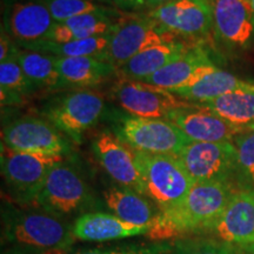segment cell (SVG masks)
<instances>
[{"mask_svg":"<svg viewBox=\"0 0 254 254\" xmlns=\"http://www.w3.org/2000/svg\"><path fill=\"white\" fill-rule=\"evenodd\" d=\"M179 40L157 21L146 15L125 14L117 19L110 34V43L104 57L117 68L133 57L159 44Z\"/></svg>","mask_w":254,"mask_h":254,"instance_id":"obj_7","label":"cell"},{"mask_svg":"<svg viewBox=\"0 0 254 254\" xmlns=\"http://www.w3.org/2000/svg\"><path fill=\"white\" fill-rule=\"evenodd\" d=\"M208 233L238 250L253 245L254 190L236 189L224 213Z\"/></svg>","mask_w":254,"mask_h":254,"instance_id":"obj_17","label":"cell"},{"mask_svg":"<svg viewBox=\"0 0 254 254\" xmlns=\"http://www.w3.org/2000/svg\"><path fill=\"white\" fill-rule=\"evenodd\" d=\"M211 64H214L211 51L205 46V44H195L183 57L167 64L165 67L142 81L172 91L189 82L200 67Z\"/></svg>","mask_w":254,"mask_h":254,"instance_id":"obj_22","label":"cell"},{"mask_svg":"<svg viewBox=\"0 0 254 254\" xmlns=\"http://www.w3.org/2000/svg\"><path fill=\"white\" fill-rule=\"evenodd\" d=\"M92 148L105 172L119 186L144 194V184L133 148L111 131H104L95 136Z\"/></svg>","mask_w":254,"mask_h":254,"instance_id":"obj_15","label":"cell"},{"mask_svg":"<svg viewBox=\"0 0 254 254\" xmlns=\"http://www.w3.org/2000/svg\"><path fill=\"white\" fill-rule=\"evenodd\" d=\"M233 144L237 150L234 185L237 189L254 190V129L239 133Z\"/></svg>","mask_w":254,"mask_h":254,"instance_id":"obj_29","label":"cell"},{"mask_svg":"<svg viewBox=\"0 0 254 254\" xmlns=\"http://www.w3.org/2000/svg\"><path fill=\"white\" fill-rule=\"evenodd\" d=\"M193 45L195 44L179 39L152 46L138 53L118 68V77L142 81L165 67L167 64L183 57Z\"/></svg>","mask_w":254,"mask_h":254,"instance_id":"obj_20","label":"cell"},{"mask_svg":"<svg viewBox=\"0 0 254 254\" xmlns=\"http://www.w3.org/2000/svg\"><path fill=\"white\" fill-rule=\"evenodd\" d=\"M116 133L134 151L177 157L190 140L165 119L117 116Z\"/></svg>","mask_w":254,"mask_h":254,"instance_id":"obj_8","label":"cell"},{"mask_svg":"<svg viewBox=\"0 0 254 254\" xmlns=\"http://www.w3.org/2000/svg\"><path fill=\"white\" fill-rule=\"evenodd\" d=\"M232 183H195L176 207L159 211L147 237L167 241L190 233H208L220 219L236 190Z\"/></svg>","mask_w":254,"mask_h":254,"instance_id":"obj_1","label":"cell"},{"mask_svg":"<svg viewBox=\"0 0 254 254\" xmlns=\"http://www.w3.org/2000/svg\"><path fill=\"white\" fill-rule=\"evenodd\" d=\"M249 2H250V5H251V8H252V11H253V13H254V0H249Z\"/></svg>","mask_w":254,"mask_h":254,"instance_id":"obj_39","label":"cell"},{"mask_svg":"<svg viewBox=\"0 0 254 254\" xmlns=\"http://www.w3.org/2000/svg\"><path fill=\"white\" fill-rule=\"evenodd\" d=\"M215 43L228 53L254 47V13L249 0H208Z\"/></svg>","mask_w":254,"mask_h":254,"instance_id":"obj_13","label":"cell"},{"mask_svg":"<svg viewBox=\"0 0 254 254\" xmlns=\"http://www.w3.org/2000/svg\"><path fill=\"white\" fill-rule=\"evenodd\" d=\"M110 34L92 37L81 40H72L67 41V43H56V41L52 40H43L39 41V43L21 47V49L49 53V55L63 57V58L100 57L104 56L105 52H106L107 46H109L110 43Z\"/></svg>","mask_w":254,"mask_h":254,"instance_id":"obj_28","label":"cell"},{"mask_svg":"<svg viewBox=\"0 0 254 254\" xmlns=\"http://www.w3.org/2000/svg\"><path fill=\"white\" fill-rule=\"evenodd\" d=\"M72 232L77 240L107 243L147 236L150 226H136L122 220L112 213L92 211L80 214L75 219L72 225Z\"/></svg>","mask_w":254,"mask_h":254,"instance_id":"obj_18","label":"cell"},{"mask_svg":"<svg viewBox=\"0 0 254 254\" xmlns=\"http://www.w3.org/2000/svg\"><path fill=\"white\" fill-rule=\"evenodd\" d=\"M113 4L122 11H139L147 7L146 0H113Z\"/></svg>","mask_w":254,"mask_h":254,"instance_id":"obj_34","label":"cell"},{"mask_svg":"<svg viewBox=\"0 0 254 254\" xmlns=\"http://www.w3.org/2000/svg\"><path fill=\"white\" fill-rule=\"evenodd\" d=\"M104 200L112 214L136 226H151L159 208L151 199L128 187L114 186L104 190Z\"/></svg>","mask_w":254,"mask_h":254,"instance_id":"obj_21","label":"cell"},{"mask_svg":"<svg viewBox=\"0 0 254 254\" xmlns=\"http://www.w3.org/2000/svg\"><path fill=\"white\" fill-rule=\"evenodd\" d=\"M0 90L1 106H17L24 104L26 98L39 91L25 74L17 57L0 63Z\"/></svg>","mask_w":254,"mask_h":254,"instance_id":"obj_27","label":"cell"},{"mask_svg":"<svg viewBox=\"0 0 254 254\" xmlns=\"http://www.w3.org/2000/svg\"><path fill=\"white\" fill-rule=\"evenodd\" d=\"M1 238L7 251L23 253H65L77 240L63 218L11 206L2 211Z\"/></svg>","mask_w":254,"mask_h":254,"instance_id":"obj_2","label":"cell"},{"mask_svg":"<svg viewBox=\"0 0 254 254\" xmlns=\"http://www.w3.org/2000/svg\"><path fill=\"white\" fill-rule=\"evenodd\" d=\"M166 120L173 124L190 141H233L239 133L244 132L200 104L190 103L173 110Z\"/></svg>","mask_w":254,"mask_h":254,"instance_id":"obj_16","label":"cell"},{"mask_svg":"<svg viewBox=\"0 0 254 254\" xmlns=\"http://www.w3.org/2000/svg\"><path fill=\"white\" fill-rule=\"evenodd\" d=\"M56 23H64L77 15L86 13H106L120 17L124 12L106 7L91 0H43Z\"/></svg>","mask_w":254,"mask_h":254,"instance_id":"obj_30","label":"cell"},{"mask_svg":"<svg viewBox=\"0 0 254 254\" xmlns=\"http://www.w3.org/2000/svg\"><path fill=\"white\" fill-rule=\"evenodd\" d=\"M173 243L170 241H153V243H132L124 245L95 247L78 251L74 254H171Z\"/></svg>","mask_w":254,"mask_h":254,"instance_id":"obj_32","label":"cell"},{"mask_svg":"<svg viewBox=\"0 0 254 254\" xmlns=\"http://www.w3.org/2000/svg\"><path fill=\"white\" fill-rule=\"evenodd\" d=\"M105 110L103 93L77 90L50 98L41 106L40 113L72 142L80 144L85 133L99 123Z\"/></svg>","mask_w":254,"mask_h":254,"instance_id":"obj_4","label":"cell"},{"mask_svg":"<svg viewBox=\"0 0 254 254\" xmlns=\"http://www.w3.org/2000/svg\"><path fill=\"white\" fill-rule=\"evenodd\" d=\"M135 159L144 184V194L159 211L179 205L195 184L179 159L173 155L135 151Z\"/></svg>","mask_w":254,"mask_h":254,"instance_id":"obj_3","label":"cell"},{"mask_svg":"<svg viewBox=\"0 0 254 254\" xmlns=\"http://www.w3.org/2000/svg\"><path fill=\"white\" fill-rule=\"evenodd\" d=\"M241 131L254 129V85L200 104Z\"/></svg>","mask_w":254,"mask_h":254,"instance_id":"obj_24","label":"cell"},{"mask_svg":"<svg viewBox=\"0 0 254 254\" xmlns=\"http://www.w3.org/2000/svg\"><path fill=\"white\" fill-rule=\"evenodd\" d=\"M0 159L8 194L18 205L30 206L36 201L51 168L65 157L15 151L1 144Z\"/></svg>","mask_w":254,"mask_h":254,"instance_id":"obj_6","label":"cell"},{"mask_svg":"<svg viewBox=\"0 0 254 254\" xmlns=\"http://www.w3.org/2000/svg\"><path fill=\"white\" fill-rule=\"evenodd\" d=\"M111 93L127 114L138 118L166 120L173 110L190 104L165 88L120 77L111 88Z\"/></svg>","mask_w":254,"mask_h":254,"instance_id":"obj_12","label":"cell"},{"mask_svg":"<svg viewBox=\"0 0 254 254\" xmlns=\"http://www.w3.org/2000/svg\"><path fill=\"white\" fill-rule=\"evenodd\" d=\"M33 205L60 218L87 213L95 207L86 180L66 159L51 168Z\"/></svg>","mask_w":254,"mask_h":254,"instance_id":"obj_5","label":"cell"},{"mask_svg":"<svg viewBox=\"0 0 254 254\" xmlns=\"http://www.w3.org/2000/svg\"><path fill=\"white\" fill-rule=\"evenodd\" d=\"M91 1L98 2V4H99V2H101V4H109V5H113L114 6L113 0H91Z\"/></svg>","mask_w":254,"mask_h":254,"instance_id":"obj_38","label":"cell"},{"mask_svg":"<svg viewBox=\"0 0 254 254\" xmlns=\"http://www.w3.org/2000/svg\"><path fill=\"white\" fill-rule=\"evenodd\" d=\"M120 17L106 13H86L77 15L64 23H57L47 40L56 41V43H67L72 40L106 36L112 32L117 19Z\"/></svg>","mask_w":254,"mask_h":254,"instance_id":"obj_25","label":"cell"},{"mask_svg":"<svg viewBox=\"0 0 254 254\" xmlns=\"http://www.w3.org/2000/svg\"><path fill=\"white\" fill-rule=\"evenodd\" d=\"M4 254H65V253H23V252H11V251H6Z\"/></svg>","mask_w":254,"mask_h":254,"instance_id":"obj_37","label":"cell"},{"mask_svg":"<svg viewBox=\"0 0 254 254\" xmlns=\"http://www.w3.org/2000/svg\"><path fill=\"white\" fill-rule=\"evenodd\" d=\"M1 144L15 151L51 155L71 154L72 141L47 119L26 116L6 124Z\"/></svg>","mask_w":254,"mask_h":254,"instance_id":"obj_11","label":"cell"},{"mask_svg":"<svg viewBox=\"0 0 254 254\" xmlns=\"http://www.w3.org/2000/svg\"><path fill=\"white\" fill-rule=\"evenodd\" d=\"M17 59L25 74L39 91H60L65 88L57 68L56 56L20 47Z\"/></svg>","mask_w":254,"mask_h":254,"instance_id":"obj_26","label":"cell"},{"mask_svg":"<svg viewBox=\"0 0 254 254\" xmlns=\"http://www.w3.org/2000/svg\"><path fill=\"white\" fill-rule=\"evenodd\" d=\"M170 1H173V0H146L147 6H150V7H152V8L159 7V6L167 4V2H170Z\"/></svg>","mask_w":254,"mask_h":254,"instance_id":"obj_35","label":"cell"},{"mask_svg":"<svg viewBox=\"0 0 254 254\" xmlns=\"http://www.w3.org/2000/svg\"><path fill=\"white\" fill-rule=\"evenodd\" d=\"M253 85L254 82L243 80L232 73L217 67L192 84L177 87L170 92L189 103L204 104L217 99L221 95L251 87Z\"/></svg>","mask_w":254,"mask_h":254,"instance_id":"obj_23","label":"cell"},{"mask_svg":"<svg viewBox=\"0 0 254 254\" xmlns=\"http://www.w3.org/2000/svg\"><path fill=\"white\" fill-rule=\"evenodd\" d=\"M171 254H236V249L214 238H182L173 241Z\"/></svg>","mask_w":254,"mask_h":254,"instance_id":"obj_31","label":"cell"},{"mask_svg":"<svg viewBox=\"0 0 254 254\" xmlns=\"http://www.w3.org/2000/svg\"><path fill=\"white\" fill-rule=\"evenodd\" d=\"M19 51H20V46L1 27V36H0V63H5L9 59L15 58L18 56Z\"/></svg>","mask_w":254,"mask_h":254,"instance_id":"obj_33","label":"cell"},{"mask_svg":"<svg viewBox=\"0 0 254 254\" xmlns=\"http://www.w3.org/2000/svg\"><path fill=\"white\" fill-rule=\"evenodd\" d=\"M57 68L65 88L91 90L114 77L118 78V68L104 56L57 57Z\"/></svg>","mask_w":254,"mask_h":254,"instance_id":"obj_19","label":"cell"},{"mask_svg":"<svg viewBox=\"0 0 254 254\" xmlns=\"http://www.w3.org/2000/svg\"><path fill=\"white\" fill-rule=\"evenodd\" d=\"M239 251H241V252H243L244 254H254V244H253V245L244 247V249H241Z\"/></svg>","mask_w":254,"mask_h":254,"instance_id":"obj_36","label":"cell"},{"mask_svg":"<svg viewBox=\"0 0 254 254\" xmlns=\"http://www.w3.org/2000/svg\"><path fill=\"white\" fill-rule=\"evenodd\" d=\"M148 17L179 39L205 44L213 34V18L208 0H173L152 8Z\"/></svg>","mask_w":254,"mask_h":254,"instance_id":"obj_9","label":"cell"},{"mask_svg":"<svg viewBox=\"0 0 254 254\" xmlns=\"http://www.w3.org/2000/svg\"><path fill=\"white\" fill-rule=\"evenodd\" d=\"M56 25L43 0H6L1 27L20 47L47 40Z\"/></svg>","mask_w":254,"mask_h":254,"instance_id":"obj_14","label":"cell"},{"mask_svg":"<svg viewBox=\"0 0 254 254\" xmlns=\"http://www.w3.org/2000/svg\"><path fill=\"white\" fill-rule=\"evenodd\" d=\"M177 158L194 183L234 184L237 150L233 141H190Z\"/></svg>","mask_w":254,"mask_h":254,"instance_id":"obj_10","label":"cell"}]
</instances>
